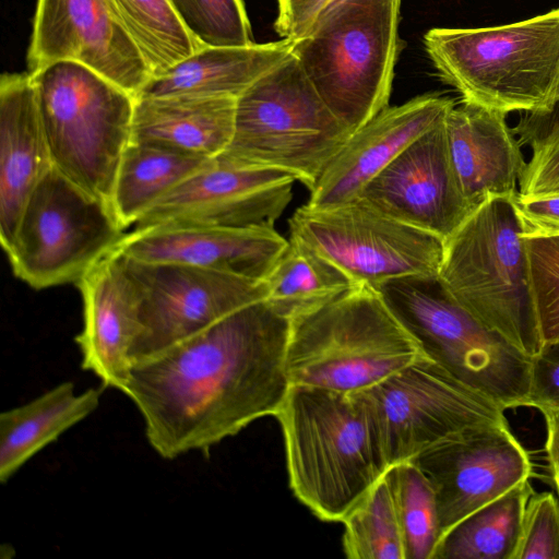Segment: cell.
<instances>
[{"label": "cell", "instance_id": "14", "mask_svg": "<svg viewBox=\"0 0 559 559\" xmlns=\"http://www.w3.org/2000/svg\"><path fill=\"white\" fill-rule=\"evenodd\" d=\"M296 180L281 169L215 157L209 167L159 199L133 230L274 226L293 198Z\"/></svg>", "mask_w": 559, "mask_h": 559}, {"label": "cell", "instance_id": "1", "mask_svg": "<svg viewBox=\"0 0 559 559\" xmlns=\"http://www.w3.org/2000/svg\"><path fill=\"white\" fill-rule=\"evenodd\" d=\"M289 318L267 300L247 305L151 358L132 364L123 392L163 459L211 448L264 416L290 386Z\"/></svg>", "mask_w": 559, "mask_h": 559}, {"label": "cell", "instance_id": "19", "mask_svg": "<svg viewBox=\"0 0 559 559\" xmlns=\"http://www.w3.org/2000/svg\"><path fill=\"white\" fill-rule=\"evenodd\" d=\"M288 240L274 226L133 230L116 248L141 261L188 264L263 281Z\"/></svg>", "mask_w": 559, "mask_h": 559}, {"label": "cell", "instance_id": "16", "mask_svg": "<svg viewBox=\"0 0 559 559\" xmlns=\"http://www.w3.org/2000/svg\"><path fill=\"white\" fill-rule=\"evenodd\" d=\"M59 60L80 62L134 97L151 78L111 0H38L28 72Z\"/></svg>", "mask_w": 559, "mask_h": 559}, {"label": "cell", "instance_id": "5", "mask_svg": "<svg viewBox=\"0 0 559 559\" xmlns=\"http://www.w3.org/2000/svg\"><path fill=\"white\" fill-rule=\"evenodd\" d=\"M516 197L488 198L444 240L439 278L459 306L532 358L543 341Z\"/></svg>", "mask_w": 559, "mask_h": 559}, {"label": "cell", "instance_id": "7", "mask_svg": "<svg viewBox=\"0 0 559 559\" xmlns=\"http://www.w3.org/2000/svg\"><path fill=\"white\" fill-rule=\"evenodd\" d=\"M29 74L53 167L111 207L119 165L131 142L135 97L71 60Z\"/></svg>", "mask_w": 559, "mask_h": 559}, {"label": "cell", "instance_id": "15", "mask_svg": "<svg viewBox=\"0 0 559 559\" xmlns=\"http://www.w3.org/2000/svg\"><path fill=\"white\" fill-rule=\"evenodd\" d=\"M414 461L433 487L441 537L532 475L528 453L509 425L469 428Z\"/></svg>", "mask_w": 559, "mask_h": 559}, {"label": "cell", "instance_id": "31", "mask_svg": "<svg viewBox=\"0 0 559 559\" xmlns=\"http://www.w3.org/2000/svg\"><path fill=\"white\" fill-rule=\"evenodd\" d=\"M342 522V545L347 558L405 559L401 526L385 472Z\"/></svg>", "mask_w": 559, "mask_h": 559}, {"label": "cell", "instance_id": "6", "mask_svg": "<svg viewBox=\"0 0 559 559\" xmlns=\"http://www.w3.org/2000/svg\"><path fill=\"white\" fill-rule=\"evenodd\" d=\"M401 0H334L292 52L353 133L388 107L399 55Z\"/></svg>", "mask_w": 559, "mask_h": 559}, {"label": "cell", "instance_id": "39", "mask_svg": "<svg viewBox=\"0 0 559 559\" xmlns=\"http://www.w3.org/2000/svg\"><path fill=\"white\" fill-rule=\"evenodd\" d=\"M546 421V456L551 481L559 497V409L542 413Z\"/></svg>", "mask_w": 559, "mask_h": 559}, {"label": "cell", "instance_id": "34", "mask_svg": "<svg viewBox=\"0 0 559 559\" xmlns=\"http://www.w3.org/2000/svg\"><path fill=\"white\" fill-rule=\"evenodd\" d=\"M532 297L544 343L559 341V233L522 235Z\"/></svg>", "mask_w": 559, "mask_h": 559}, {"label": "cell", "instance_id": "2", "mask_svg": "<svg viewBox=\"0 0 559 559\" xmlns=\"http://www.w3.org/2000/svg\"><path fill=\"white\" fill-rule=\"evenodd\" d=\"M275 416L294 495L320 520L342 522L388 469L365 400L290 384Z\"/></svg>", "mask_w": 559, "mask_h": 559}, {"label": "cell", "instance_id": "13", "mask_svg": "<svg viewBox=\"0 0 559 559\" xmlns=\"http://www.w3.org/2000/svg\"><path fill=\"white\" fill-rule=\"evenodd\" d=\"M118 252L138 298L132 364L156 356L267 297L264 281L188 264L146 262Z\"/></svg>", "mask_w": 559, "mask_h": 559}, {"label": "cell", "instance_id": "29", "mask_svg": "<svg viewBox=\"0 0 559 559\" xmlns=\"http://www.w3.org/2000/svg\"><path fill=\"white\" fill-rule=\"evenodd\" d=\"M151 76L159 75L202 45L189 33L169 0H111Z\"/></svg>", "mask_w": 559, "mask_h": 559}, {"label": "cell", "instance_id": "33", "mask_svg": "<svg viewBox=\"0 0 559 559\" xmlns=\"http://www.w3.org/2000/svg\"><path fill=\"white\" fill-rule=\"evenodd\" d=\"M202 46L254 44L243 0H169Z\"/></svg>", "mask_w": 559, "mask_h": 559}, {"label": "cell", "instance_id": "8", "mask_svg": "<svg viewBox=\"0 0 559 559\" xmlns=\"http://www.w3.org/2000/svg\"><path fill=\"white\" fill-rule=\"evenodd\" d=\"M350 134L290 52L236 99L234 134L217 157L287 171L311 190Z\"/></svg>", "mask_w": 559, "mask_h": 559}, {"label": "cell", "instance_id": "35", "mask_svg": "<svg viewBox=\"0 0 559 559\" xmlns=\"http://www.w3.org/2000/svg\"><path fill=\"white\" fill-rule=\"evenodd\" d=\"M514 559H559V500L552 492L528 498Z\"/></svg>", "mask_w": 559, "mask_h": 559}, {"label": "cell", "instance_id": "22", "mask_svg": "<svg viewBox=\"0 0 559 559\" xmlns=\"http://www.w3.org/2000/svg\"><path fill=\"white\" fill-rule=\"evenodd\" d=\"M506 117L466 102L444 117L450 160L462 193L475 209L491 197L519 194L526 162Z\"/></svg>", "mask_w": 559, "mask_h": 559}, {"label": "cell", "instance_id": "28", "mask_svg": "<svg viewBox=\"0 0 559 559\" xmlns=\"http://www.w3.org/2000/svg\"><path fill=\"white\" fill-rule=\"evenodd\" d=\"M267 300L290 318L323 305L356 284L337 265L300 239L288 243L263 280Z\"/></svg>", "mask_w": 559, "mask_h": 559}, {"label": "cell", "instance_id": "12", "mask_svg": "<svg viewBox=\"0 0 559 559\" xmlns=\"http://www.w3.org/2000/svg\"><path fill=\"white\" fill-rule=\"evenodd\" d=\"M289 230L356 285L376 288L394 277L440 272L441 238L381 213L361 198L326 209L300 206Z\"/></svg>", "mask_w": 559, "mask_h": 559}, {"label": "cell", "instance_id": "4", "mask_svg": "<svg viewBox=\"0 0 559 559\" xmlns=\"http://www.w3.org/2000/svg\"><path fill=\"white\" fill-rule=\"evenodd\" d=\"M424 44L463 102L506 114H542L555 105L559 8L498 26L432 28Z\"/></svg>", "mask_w": 559, "mask_h": 559}, {"label": "cell", "instance_id": "10", "mask_svg": "<svg viewBox=\"0 0 559 559\" xmlns=\"http://www.w3.org/2000/svg\"><path fill=\"white\" fill-rule=\"evenodd\" d=\"M112 210L55 167L28 198L4 252L14 275L35 289L78 283L127 235Z\"/></svg>", "mask_w": 559, "mask_h": 559}, {"label": "cell", "instance_id": "11", "mask_svg": "<svg viewBox=\"0 0 559 559\" xmlns=\"http://www.w3.org/2000/svg\"><path fill=\"white\" fill-rule=\"evenodd\" d=\"M369 407L388 468L483 425H508L504 408L428 356L358 392Z\"/></svg>", "mask_w": 559, "mask_h": 559}, {"label": "cell", "instance_id": "30", "mask_svg": "<svg viewBox=\"0 0 559 559\" xmlns=\"http://www.w3.org/2000/svg\"><path fill=\"white\" fill-rule=\"evenodd\" d=\"M401 526L405 559H432L441 538L433 487L417 463L385 471Z\"/></svg>", "mask_w": 559, "mask_h": 559}, {"label": "cell", "instance_id": "25", "mask_svg": "<svg viewBox=\"0 0 559 559\" xmlns=\"http://www.w3.org/2000/svg\"><path fill=\"white\" fill-rule=\"evenodd\" d=\"M105 386L76 394L73 382L59 383L0 415V481L5 484L40 450L96 411Z\"/></svg>", "mask_w": 559, "mask_h": 559}, {"label": "cell", "instance_id": "38", "mask_svg": "<svg viewBox=\"0 0 559 559\" xmlns=\"http://www.w3.org/2000/svg\"><path fill=\"white\" fill-rule=\"evenodd\" d=\"M334 0H278L276 32L284 38L301 37Z\"/></svg>", "mask_w": 559, "mask_h": 559}, {"label": "cell", "instance_id": "21", "mask_svg": "<svg viewBox=\"0 0 559 559\" xmlns=\"http://www.w3.org/2000/svg\"><path fill=\"white\" fill-rule=\"evenodd\" d=\"M53 168L29 72L0 80V240L11 246L25 204Z\"/></svg>", "mask_w": 559, "mask_h": 559}, {"label": "cell", "instance_id": "9", "mask_svg": "<svg viewBox=\"0 0 559 559\" xmlns=\"http://www.w3.org/2000/svg\"><path fill=\"white\" fill-rule=\"evenodd\" d=\"M374 289L426 356L506 411L526 406L532 358L459 306L439 275H404Z\"/></svg>", "mask_w": 559, "mask_h": 559}, {"label": "cell", "instance_id": "36", "mask_svg": "<svg viewBox=\"0 0 559 559\" xmlns=\"http://www.w3.org/2000/svg\"><path fill=\"white\" fill-rule=\"evenodd\" d=\"M526 406L540 413L559 409V341L544 343L532 357Z\"/></svg>", "mask_w": 559, "mask_h": 559}, {"label": "cell", "instance_id": "37", "mask_svg": "<svg viewBox=\"0 0 559 559\" xmlns=\"http://www.w3.org/2000/svg\"><path fill=\"white\" fill-rule=\"evenodd\" d=\"M522 235L559 233V194L514 201Z\"/></svg>", "mask_w": 559, "mask_h": 559}, {"label": "cell", "instance_id": "26", "mask_svg": "<svg viewBox=\"0 0 559 559\" xmlns=\"http://www.w3.org/2000/svg\"><path fill=\"white\" fill-rule=\"evenodd\" d=\"M214 159L130 142L112 192L117 221L123 228L134 225L159 199Z\"/></svg>", "mask_w": 559, "mask_h": 559}, {"label": "cell", "instance_id": "27", "mask_svg": "<svg viewBox=\"0 0 559 559\" xmlns=\"http://www.w3.org/2000/svg\"><path fill=\"white\" fill-rule=\"evenodd\" d=\"M534 492L527 479L475 510L441 537L432 559H514Z\"/></svg>", "mask_w": 559, "mask_h": 559}, {"label": "cell", "instance_id": "23", "mask_svg": "<svg viewBox=\"0 0 559 559\" xmlns=\"http://www.w3.org/2000/svg\"><path fill=\"white\" fill-rule=\"evenodd\" d=\"M235 98L135 97L131 142L215 158L231 141Z\"/></svg>", "mask_w": 559, "mask_h": 559}, {"label": "cell", "instance_id": "17", "mask_svg": "<svg viewBox=\"0 0 559 559\" xmlns=\"http://www.w3.org/2000/svg\"><path fill=\"white\" fill-rule=\"evenodd\" d=\"M381 213L447 240L473 213L457 183L444 119L412 142L362 189Z\"/></svg>", "mask_w": 559, "mask_h": 559}, {"label": "cell", "instance_id": "40", "mask_svg": "<svg viewBox=\"0 0 559 559\" xmlns=\"http://www.w3.org/2000/svg\"><path fill=\"white\" fill-rule=\"evenodd\" d=\"M558 102H559V72H558L557 84H556V90H555V105Z\"/></svg>", "mask_w": 559, "mask_h": 559}, {"label": "cell", "instance_id": "3", "mask_svg": "<svg viewBox=\"0 0 559 559\" xmlns=\"http://www.w3.org/2000/svg\"><path fill=\"white\" fill-rule=\"evenodd\" d=\"M421 356L416 340L367 285L289 318L285 369L290 384L359 392Z\"/></svg>", "mask_w": 559, "mask_h": 559}, {"label": "cell", "instance_id": "20", "mask_svg": "<svg viewBox=\"0 0 559 559\" xmlns=\"http://www.w3.org/2000/svg\"><path fill=\"white\" fill-rule=\"evenodd\" d=\"M76 284L83 299V328L75 336L82 369L123 393L138 331V298L119 252L107 254Z\"/></svg>", "mask_w": 559, "mask_h": 559}, {"label": "cell", "instance_id": "18", "mask_svg": "<svg viewBox=\"0 0 559 559\" xmlns=\"http://www.w3.org/2000/svg\"><path fill=\"white\" fill-rule=\"evenodd\" d=\"M453 106L450 98L423 95L382 109L350 134L311 189L307 205L326 209L359 198L373 177Z\"/></svg>", "mask_w": 559, "mask_h": 559}, {"label": "cell", "instance_id": "24", "mask_svg": "<svg viewBox=\"0 0 559 559\" xmlns=\"http://www.w3.org/2000/svg\"><path fill=\"white\" fill-rule=\"evenodd\" d=\"M294 40L250 46H202L159 75L136 97L194 96L237 99L257 79L284 60Z\"/></svg>", "mask_w": 559, "mask_h": 559}, {"label": "cell", "instance_id": "32", "mask_svg": "<svg viewBox=\"0 0 559 559\" xmlns=\"http://www.w3.org/2000/svg\"><path fill=\"white\" fill-rule=\"evenodd\" d=\"M531 150L519 183L520 199L559 194V102L542 114H525L513 128Z\"/></svg>", "mask_w": 559, "mask_h": 559}]
</instances>
